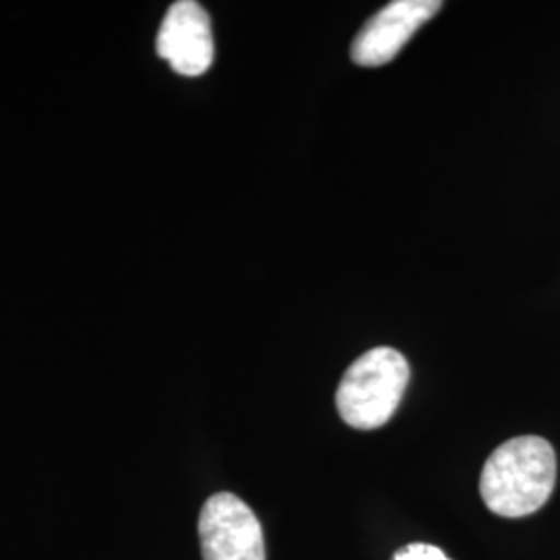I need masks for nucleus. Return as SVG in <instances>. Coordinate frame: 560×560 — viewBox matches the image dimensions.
I'll return each mask as SVG.
<instances>
[{
    "label": "nucleus",
    "mask_w": 560,
    "mask_h": 560,
    "mask_svg": "<svg viewBox=\"0 0 560 560\" xmlns=\"http://www.w3.org/2000/svg\"><path fill=\"white\" fill-rule=\"evenodd\" d=\"M557 483V455L540 436L501 444L481 469V501L506 520L527 517L548 502Z\"/></svg>",
    "instance_id": "f257e3e1"
},
{
    "label": "nucleus",
    "mask_w": 560,
    "mask_h": 560,
    "mask_svg": "<svg viewBox=\"0 0 560 560\" xmlns=\"http://www.w3.org/2000/svg\"><path fill=\"white\" fill-rule=\"evenodd\" d=\"M409 363L393 347H376L353 361L337 390L340 418L358 430L388 423L409 384Z\"/></svg>",
    "instance_id": "f03ea898"
},
{
    "label": "nucleus",
    "mask_w": 560,
    "mask_h": 560,
    "mask_svg": "<svg viewBox=\"0 0 560 560\" xmlns=\"http://www.w3.org/2000/svg\"><path fill=\"white\" fill-rule=\"evenodd\" d=\"M200 540L203 560H266L260 521L231 492L203 504Z\"/></svg>",
    "instance_id": "7ed1b4c3"
},
{
    "label": "nucleus",
    "mask_w": 560,
    "mask_h": 560,
    "mask_svg": "<svg viewBox=\"0 0 560 560\" xmlns=\"http://www.w3.org/2000/svg\"><path fill=\"white\" fill-rule=\"evenodd\" d=\"M442 9L441 0H395L365 21L351 44V59L361 67H381L399 55L423 23Z\"/></svg>",
    "instance_id": "20e7f679"
},
{
    "label": "nucleus",
    "mask_w": 560,
    "mask_h": 560,
    "mask_svg": "<svg viewBox=\"0 0 560 560\" xmlns=\"http://www.w3.org/2000/svg\"><path fill=\"white\" fill-rule=\"evenodd\" d=\"M156 52L185 78H198L212 67V23L200 2L179 0L171 4L159 30Z\"/></svg>",
    "instance_id": "39448f33"
},
{
    "label": "nucleus",
    "mask_w": 560,
    "mask_h": 560,
    "mask_svg": "<svg viewBox=\"0 0 560 560\" xmlns=\"http://www.w3.org/2000/svg\"><path fill=\"white\" fill-rule=\"evenodd\" d=\"M393 560H451L444 552H442L439 546H432V544H421V541H416V544H409V546H405L402 550H399L397 555H395V559Z\"/></svg>",
    "instance_id": "423d86ee"
}]
</instances>
